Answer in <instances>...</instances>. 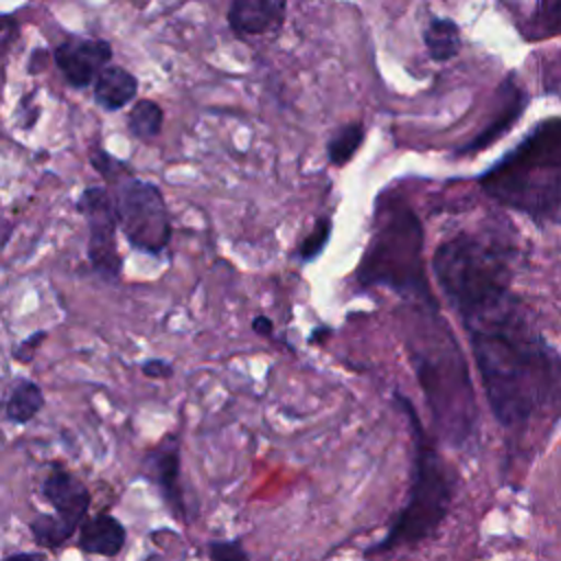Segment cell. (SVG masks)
<instances>
[{"label": "cell", "mask_w": 561, "mask_h": 561, "mask_svg": "<svg viewBox=\"0 0 561 561\" xmlns=\"http://www.w3.org/2000/svg\"><path fill=\"white\" fill-rule=\"evenodd\" d=\"M2 561H46V559L39 552H13V554L4 557Z\"/></svg>", "instance_id": "cell-26"}, {"label": "cell", "mask_w": 561, "mask_h": 561, "mask_svg": "<svg viewBox=\"0 0 561 561\" xmlns=\"http://www.w3.org/2000/svg\"><path fill=\"white\" fill-rule=\"evenodd\" d=\"M524 110V99L519 88L511 85V81L504 85V103H502V112L491 121V125L478 134L469 145H465L462 149H458V153H469V151H478L484 149L486 145H491L495 138H500L522 114Z\"/></svg>", "instance_id": "cell-15"}, {"label": "cell", "mask_w": 561, "mask_h": 561, "mask_svg": "<svg viewBox=\"0 0 561 561\" xmlns=\"http://www.w3.org/2000/svg\"><path fill=\"white\" fill-rule=\"evenodd\" d=\"M114 186L116 215L127 241L147 254H160L171 239L169 210L160 188L129 173L118 175Z\"/></svg>", "instance_id": "cell-7"}, {"label": "cell", "mask_w": 561, "mask_h": 561, "mask_svg": "<svg viewBox=\"0 0 561 561\" xmlns=\"http://www.w3.org/2000/svg\"><path fill=\"white\" fill-rule=\"evenodd\" d=\"M142 373H145L147 377L167 379V377H171L173 366H171L167 359H147V362L142 364Z\"/></svg>", "instance_id": "cell-25"}, {"label": "cell", "mask_w": 561, "mask_h": 561, "mask_svg": "<svg viewBox=\"0 0 561 561\" xmlns=\"http://www.w3.org/2000/svg\"><path fill=\"white\" fill-rule=\"evenodd\" d=\"M55 64L75 88H88L112 59V46L96 37H70L53 50Z\"/></svg>", "instance_id": "cell-9"}, {"label": "cell", "mask_w": 561, "mask_h": 561, "mask_svg": "<svg viewBox=\"0 0 561 561\" xmlns=\"http://www.w3.org/2000/svg\"><path fill=\"white\" fill-rule=\"evenodd\" d=\"M42 388L31 379H15L7 397L4 414L11 423H28L42 410Z\"/></svg>", "instance_id": "cell-16"}, {"label": "cell", "mask_w": 561, "mask_h": 561, "mask_svg": "<svg viewBox=\"0 0 561 561\" xmlns=\"http://www.w3.org/2000/svg\"><path fill=\"white\" fill-rule=\"evenodd\" d=\"M419 322L408 324V351L432 410L434 425L449 443L469 438L476 401L462 355L436 311V302H412Z\"/></svg>", "instance_id": "cell-2"}, {"label": "cell", "mask_w": 561, "mask_h": 561, "mask_svg": "<svg viewBox=\"0 0 561 561\" xmlns=\"http://www.w3.org/2000/svg\"><path fill=\"white\" fill-rule=\"evenodd\" d=\"M252 327H254V331H256V333H261V335H263V333H265V335H270V333H272V320H270L267 316H256Z\"/></svg>", "instance_id": "cell-27"}, {"label": "cell", "mask_w": 561, "mask_h": 561, "mask_svg": "<svg viewBox=\"0 0 561 561\" xmlns=\"http://www.w3.org/2000/svg\"><path fill=\"white\" fill-rule=\"evenodd\" d=\"M42 495L55 508V513L68 522L75 530L83 524L90 508V491L72 473L55 469L42 484Z\"/></svg>", "instance_id": "cell-10"}, {"label": "cell", "mask_w": 561, "mask_h": 561, "mask_svg": "<svg viewBox=\"0 0 561 561\" xmlns=\"http://www.w3.org/2000/svg\"><path fill=\"white\" fill-rule=\"evenodd\" d=\"M79 208L88 221V256L94 270L116 280L121 274V256L116 250V204L101 186L85 188L79 199Z\"/></svg>", "instance_id": "cell-8"}, {"label": "cell", "mask_w": 561, "mask_h": 561, "mask_svg": "<svg viewBox=\"0 0 561 561\" xmlns=\"http://www.w3.org/2000/svg\"><path fill=\"white\" fill-rule=\"evenodd\" d=\"M329 237H331V219L329 217H322L316 221L313 230L305 237V241L300 243L298 248V259L300 261H313L322 250L324 245L329 243Z\"/></svg>", "instance_id": "cell-21"}, {"label": "cell", "mask_w": 561, "mask_h": 561, "mask_svg": "<svg viewBox=\"0 0 561 561\" xmlns=\"http://www.w3.org/2000/svg\"><path fill=\"white\" fill-rule=\"evenodd\" d=\"M480 184L500 204L530 217L561 208V118L539 123Z\"/></svg>", "instance_id": "cell-3"}, {"label": "cell", "mask_w": 561, "mask_h": 561, "mask_svg": "<svg viewBox=\"0 0 561 561\" xmlns=\"http://www.w3.org/2000/svg\"><path fill=\"white\" fill-rule=\"evenodd\" d=\"M535 18L543 33L561 31V0H539Z\"/></svg>", "instance_id": "cell-23"}, {"label": "cell", "mask_w": 561, "mask_h": 561, "mask_svg": "<svg viewBox=\"0 0 561 561\" xmlns=\"http://www.w3.org/2000/svg\"><path fill=\"white\" fill-rule=\"evenodd\" d=\"M210 561H248V552L243 550L239 539H224L208 543Z\"/></svg>", "instance_id": "cell-22"}, {"label": "cell", "mask_w": 561, "mask_h": 561, "mask_svg": "<svg viewBox=\"0 0 561 561\" xmlns=\"http://www.w3.org/2000/svg\"><path fill=\"white\" fill-rule=\"evenodd\" d=\"M136 92L138 79L121 66H105L94 81V99L107 112H116L123 105L131 103L136 99Z\"/></svg>", "instance_id": "cell-14"}, {"label": "cell", "mask_w": 561, "mask_h": 561, "mask_svg": "<svg viewBox=\"0 0 561 561\" xmlns=\"http://www.w3.org/2000/svg\"><path fill=\"white\" fill-rule=\"evenodd\" d=\"M162 107L149 99L138 101L127 118V127L129 131L138 138V140H151L160 134L162 129Z\"/></svg>", "instance_id": "cell-19"}, {"label": "cell", "mask_w": 561, "mask_h": 561, "mask_svg": "<svg viewBox=\"0 0 561 561\" xmlns=\"http://www.w3.org/2000/svg\"><path fill=\"white\" fill-rule=\"evenodd\" d=\"M287 0H232L228 24L237 35H259L283 22Z\"/></svg>", "instance_id": "cell-12"}, {"label": "cell", "mask_w": 561, "mask_h": 561, "mask_svg": "<svg viewBox=\"0 0 561 561\" xmlns=\"http://www.w3.org/2000/svg\"><path fill=\"white\" fill-rule=\"evenodd\" d=\"M145 469L149 478L158 484L164 502L169 508L178 515L184 517V493H182V480H180V447L178 443L160 445L151 449L145 458Z\"/></svg>", "instance_id": "cell-11"}, {"label": "cell", "mask_w": 561, "mask_h": 561, "mask_svg": "<svg viewBox=\"0 0 561 561\" xmlns=\"http://www.w3.org/2000/svg\"><path fill=\"white\" fill-rule=\"evenodd\" d=\"M423 42L432 59L447 61L460 50V31L456 22L447 18H434L423 33Z\"/></svg>", "instance_id": "cell-17"}, {"label": "cell", "mask_w": 561, "mask_h": 561, "mask_svg": "<svg viewBox=\"0 0 561 561\" xmlns=\"http://www.w3.org/2000/svg\"><path fill=\"white\" fill-rule=\"evenodd\" d=\"M364 136H366V129L357 121L355 123H346L344 127H340L331 136L329 145H327V153H329L331 164H335V167L346 164L357 153V149L362 147Z\"/></svg>", "instance_id": "cell-18"}, {"label": "cell", "mask_w": 561, "mask_h": 561, "mask_svg": "<svg viewBox=\"0 0 561 561\" xmlns=\"http://www.w3.org/2000/svg\"><path fill=\"white\" fill-rule=\"evenodd\" d=\"M31 533H33V539L39 546H44V548H59L64 541L70 539V535H75V528L68 522H64L57 513L55 515L39 513L31 522Z\"/></svg>", "instance_id": "cell-20"}, {"label": "cell", "mask_w": 561, "mask_h": 561, "mask_svg": "<svg viewBox=\"0 0 561 561\" xmlns=\"http://www.w3.org/2000/svg\"><path fill=\"white\" fill-rule=\"evenodd\" d=\"M46 337V331H37L33 335H28L15 351H13V357L20 359V362H31L33 359V351L39 346V342Z\"/></svg>", "instance_id": "cell-24"}, {"label": "cell", "mask_w": 561, "mask_h": 561, "mask_svg": "<svg viewBox=\"0 0 561 561\" xmlns=\"http://www.w3.org/2000/svg\"><path fill=\"white\" fill-rule=\"evenodd\" d=\"M432 267L460 320L500 302L511 294V265L502 248L471 234L440 243Z\"/></svg>", "instance_id": "cell-4"}, {"label": "cell", "mask_w": 561, "mask_h": 561, "mask_svg": "<svg viewBox=\"0 0 561 561\" xmlns=\"http://www.w3.org/2000/svg\"><path fill=\"white\" fill-rule=\"evenodd\" d=\"M462 324L486 401L502 425H522L541 408L561 403V357L541 340L513 294Z\"/></svg>", "instance_id": "cell-1"}, {"label": "cell", "mask_w": 561, "mask_h": 561, "mask_svg": "<svg viewBox=\"0 0 561 561\" xmlns=\"http://www.w3.org/2000/svg\"><path fill=\"white\" fill-rule=\"evenodd\" d=\"M123 543H125V528L116 517L107 513L90 517L81 524L79 546L88 554L114 557L121 552Z\"/></svg>", "instance_id": "cell-13"}, {"label": "cell", "mask_w": 561, "mask_h": 561, "mask_svg": "<svg viewBox=\"0 0 561 561\" xmlns=\"http://www.w3.org/2000/svg\"><path fill=\"white\" fill-rule=\"evenodd\" d=\"M397 401L405 408V414L412 425L414 476H412V486H410L405 506L399 511V515L390 524L386 537L375 548H370V552L394 550L399 546H410L430 537L445 519L454 497L456 476L451 467L434 449L410 401L401 397H397Z\"/></svg>", "instance_id": "cell-5"}, {"label": "cell", "mask_w": 561, "mask_h": 561, "mask_svg": "<svg viewBox=\"0 0 561 561\" xmlns=\"http://www.w3.org/2000/svg\"><path fill=\"white\" fill-rule=\"evenodd\" d=\"M357 278L362 285H383L410 302H436L423 270V228L408 206L383 213Z\"/></svg>", "instance_id": "cell-6"}]
</instances>
